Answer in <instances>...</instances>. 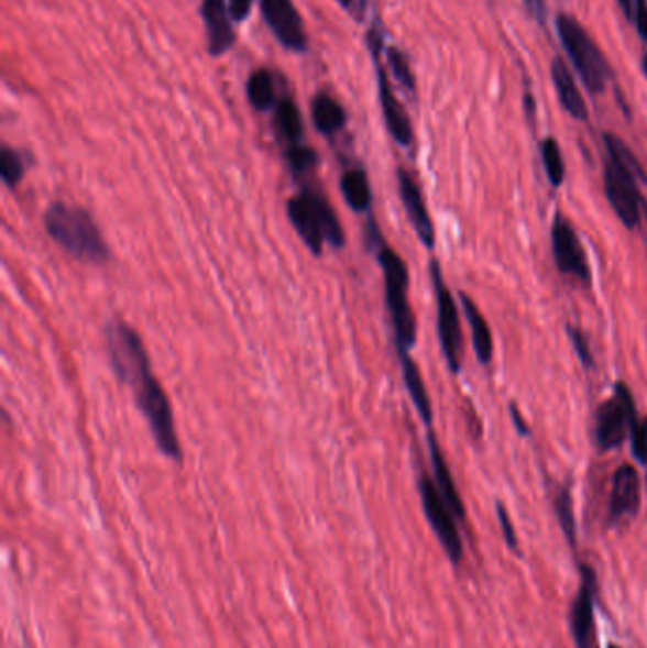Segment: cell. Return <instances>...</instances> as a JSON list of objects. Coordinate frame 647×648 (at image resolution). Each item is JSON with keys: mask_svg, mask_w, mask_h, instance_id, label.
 <instances>
[{"mask_svg": "<svg viewBox=\"0 0 647 648\" xmlns=\"http://www.w3.org/2000/svg\"><path fill=\"white\" fill-rule=\"evenodd\" d=\"M539 149H541V160H544L545 173L549 177V183L555 188H560L566 177L564 160H562L560 144H558L557 139L547 136L541 141Z\"/></svg>", "mask_w": 647, "mask_h": 648, "instance_id": "4316f807", "label": "cell"}, {"mask_svg": "<svg viewBox=\"0 0 647 648\" xmlns=\"http://www.w3.org/2000/svg\"><path fill=\"white\" fill-rule=\"evenodd\" d=\"M365 246L371 253L376 254L380 267L384 273V287H386V306L392 319L393 334H395V348L397 355H408L410 349L416 345V317H414L410 300H408V287H410V273L407 262L387 245L386 239L380 232V226L374 217L366 220Z\"/></svg>", "mask_w": 647, "mask_h": 648, "instance_id": "6da1fadb", "label": "cell"}, {"mask_svg": "<svg viewBox=\"0 0 647 648\" xmlns=\"http://www.w3.org/2000/svg\"><path fill=\"white\" fill-rule=\"evenodd\" d=\"M44 228L65 253L84 264H105L111 259V249L96 220L78 205L65 201L50 205L44 212Z\"/></svg>", "mask_w": 647, "mask_h": 648, "instance_id": "7a4b0ae2", "label": "cell"}, {"mask_svg": "<svg viewBox=\"0 0 647 648\" xmlns=\"http://www.w3.org/2000/svg\"><path fill=\"white\" fill-rule=\"evenodd\" d=\"M630 448L638 463L647 464V417L638 419L630 430Z\"/></svg>", "mask_w": 647, "mask_h": 648, "instance_id": "d6a6232c", "label": "cell"}, {"mask_svg": "<svg viewBox=\"0 0 647 648\" xmlns=\"http://www.w3.org/2000/svg\"><path fill=\"white\" fill-rule=\"evenodd\" d=\"M418 490H420L421 506H424V514H426L429 526L437 535V539L441 542L450 561L454 565H460L463 560V542L460 531L456 527L454 514L448 508L431 477L424 474L418 482Z\"/></svg>", "mask_w": 647, "mask_h": 648, "instance_id": "8fae6325", "label": "cell"}, {"mask_svg": "<svg viewBox=\"0 0 647 648\" xmlns=\"http://www.w3.org/2000/svg\"><path fill=\"white\" fill-rule=\"evenodd\" d=\"M640 474L630 464H621L613 474L612 495H610V524L634 518L640 510Z\"/></svg>", "mask_w": 647, "mask_h": 648, "instance_id": "2e32d148", "label": "cell"}, {"mask_svg": "<svg viewBox=\"0 0 647 648\" xmlns=\"http://www.w3.org/2000/svg\"><path fill=\"white\" fill-rule=\"evenodd\" d=\"M133 395H135L138 408L141 409L146 424L151 427L152 437H154L158 450L166 458L179 463L183 459V450H180L179 437H177V429H175L172 403H169L166 391L156 380V375H149L145 382L133 391Z\"/></svg>", "mask_w": 647, "mask_h": 648, "instance_id": "8992f818", "label": "cell"}, {"mask_svg": "<svg viewBox=\"0 0 647 648\" xmlns=\"http://www.w3.org/2000/svg\"><path fill=\"white\" fill-rule=\"evenodd\" d=\"M636 2L638 0H617L623 14L627 15L628 21H633L634 12H636Z\"/></svg>", "mask_w": 647, "mask_h": 648, "instance_id": "ab89813d", "label": "cell"}, {"mask_svg": "<svg viewBox=\"0 0 647 648\" xmlns=\"http://www.w3.org/2000/svg\"><path fill=\"white\" fill-rule=\"evenodd\" d=\"M633 23L636 25V31L640 34L641 41L647 44V0H638L636 2Z\"/></svg>", "mask_w": 647, "mask_h": 648, "instance_id": "d590c367", "label": "cell"}, {"mask_svg": "<svg viewBox=\"0 0 647 648\" xmlns=\"http://www.w3.org/2000/svg\"><path fill=\"white\" fill-rule=\"evenodd\" d=\"M274 125L277 135L287 146L303 143L304 122L300 109L289 97H282L274 109Z\"/></svg>", "mask_w": 647, "mask_h": 648, "instance_id": "cb8c5ba5", "label": "cell"}, {"mask_svg": "<svg viewBox=\"0 0 647 648\" xmlns=\"http://www.w3.org/2000/svg\"><path fill=\"white\" fill-rule=\"evenodd\" d=\"M311 120L321 135L332 136L344 130L348 112L335 97L329 94H317L311 101Z\"/></svg>", "mask_w": 647, "mask_h": 648, "instance_id": "7402d4cb", "label": "cell"}, {"mask_svg": "<svg viewBox=\"0 0 647 648\" xmlns=\"http://www.w3.org/2000/svg\"><path fill=\"white\" fill-rule=\"evenodd\" d=\"M581 586L570 611V628L578 648H592L594 641V594L596 576L589 565H581Z\"/></svg>", "mask_w": 647, "mask_h": 648, "instance_id": "5bb4252c", "label": "cell"}, {"mask_svg": "<svg viewBox=\"0 0 647 648\" xmlns=\"http://www.w3.org/2000/svg\"><path fill=\"white\" fill-rule=\"evenodd\" d=\"M496 514L497 521H500V527H502L503 539H505V542H507V546H509L513 552H518L517 531H515V526H513V519H511L509 510L503 506V503H497Z\"/></svg>", "mask_w": 647, "mask_h": 648, "instance_id": "836d02e7", "label": "cell"}, {"mask_svg": "<svg viewBox=\"0 0 647 648\" xmlns=\"http://www.w3.org/2000/svg\"><path fill=\"white\" fill-rule=\"evenodd\" d=\"M557 33L586 89L591 94H602L612 76V68L606 55L592 41L591 34L586 33V29L575 18L568 14L558 15Z\"/></svg>", "mask_w": 647, "mask_h": 648, "instance_id": "277c9868", "label": "cell"}, {"mask_svg": "<svg viewBox=\"0 0 647 648\" xmlns=\"http://www.w3.org/2000/svg\"><path fill=\"white\" fill-rule=\"evenodd\" d=\"M340 7L344 8V10H353V12H358V14H365L366 10V0H337Z\"/></svg>", "mask_w": 647, "mask_h": 648, "instance_id": "74e56055", "label": "cell"}, {"mask_svg": "<svg viewBox=\"0 0 647 648\" xmlns=\"http://www.w3.org/2000/svg\"><path fill=\"white\" fill-rule=\"evenodd\" d=\"M287 217L304 245L316 256L324 254L325 243L335 249H344L346 233L342 222L321 191L304 186L303 190L287 201Z\"/></svg>", "mask_w": 647, "mask_h": 648, "instance_id": "3957f363", "label": "cell"}, {"mask_svg": "<svg viewBox=\"0 0 647 648\" xmlns=\"http://www.w3.org/2000/svg\"><path fill=\"white\" fill-rule=\"evenodd\" d=\"M431 283H434L435 300H437V332L441 341L442 355L452 374H460L462 370L463 336L460 325V314L456 306L454 296L442 277L441 264L431 260L429 264Z\"/></svg>", "mask_w": 647, "mask_h": 648, "instance_id": "52a82bcc", "label": "cell"}, {"mask_svg": "<svg viewBox=\"0 0 647 648\" xmlns=\"http://www.w3.org/2000/svg\"><path fill=\"white\" fill-rule=\"evenodd\" d=\"M638 421L634 396L625 383L615 385V396L600 404L596 409V446L602 451L617 450L627 440L630 430Z\"/></svg>", "mask_w": 647, "mask_h": 648, "instance_id": "ba28073f", "label": "cell"}, {"mask_svg": "<svg viewBox=\"0 0 647 648\" xmlns=\"http://www.w3.org/2000/svg\"><path fill=\"white\" fill-rule=\"evenodd\" d=\"M248 99L253 109L259 112H270L276 109V86H274V78L270 75L268 68H256L253 75L249 76Z\"/></svg>", "mask_w": 647, "mask_h": 648, "instance_id": "d4e9b609", "label": "cell"}, {"mask_svg": "<svg viewBox=\"0 0 647 648\" xmlns=\"http://www.w3.org/2000/svg\"><path fill=\"white\" fill-rule=\"evenodd\" d=\"M285 157H287V164L295 175H306V173L316 169L319 164V154L304 143L287 146Z\"/></svg>", "mask_w": 647, "mask_h": 648, "instance_id": "f546056e", "label": "cell"}, {"mask_svg": "<svg viewBox=\"0 0 647 648\" xmlns=\"http://www.w3.org/2000/svg\"><path fill=\"white\" fill-rule=\"evenodd\" d=\"M340 191L353 212H369L372 207V188L369 175L363 167L346 171L340 178Z\"/></svg>", "mask_w": 647, "mask_h": 648, "instance_id": "603a6c76", "label": "cell"}, {"mask_svg": "<svg viewBox=\"0 0 647 648\" xmlns=\"http://www.w3.org/2000/svg\"><path fill=\"white\" fill-rule=\"evenodd\" d=\"M397 185H399L401 201L407 211L408 222L413 224L414 232L421 241L426 249L435 246V226L434 220L427 211L426 199L421 194L420 186L414 180L413 175L407 169L399 167L397 169Z\"/></svg>", "mask_w": 647, "mask_h": 648, "instance_id": "9a60e30c", "label": "cell"}, {"mask_svg": "<svg viewBox=\"0 0 647 648\" xmlns=\"http://www.w3.org/2000/svg\"><path fill=\"white\" fill-rule=\"evenodd\" d=\"M610 648H621V647H615V645H612V647H610Z\"/></svg>", "mask_w": 647, "mask_h": 648, "instance_id": "ee69618b", "label": "cell"}, {"mask_svg": "<svg viewBox=\"0 0 647 648\" xmlns=\"http://www.w3.org/2000/svg\"><path fill=\"white\" fill-rule=\"evenodd\" d=\"M255 0H228V10H230V18L235 23H243L248 20L251 10H253Z\"/></svg>", "mask_w": 647, "mask_h": 648, "instance_id": "e575fe53", "label": "cell"}, {"mask_svg": "<svg viewBox=\"0 0 647 648\" xmlns=\"http://www.w3.org/2000/svg\"><path fill=\"white\" fill-rule=\"evenodd\" d=\"M382 34L379 28L369 29L366 33V46L372 55V63L376 68V80H379V96L380 107H382V114H384V122H386L387 131L392 135L393 141L399 146H410L414 141L413 123L408 118L407 110L401 105L399 99L393 91L392 83L387 78L386 68L380 63V52H382Z\"/></svg>", "mask_w": 647, "mask_h": 648, "instance_id": "9c48e42d", "label": "cell"}, {"mask_svg": "<svg viewBox=\"0 0 647 648\" xmlns=\"http://www.w3.org/2000/svg\"><path fill=\"white\" fill-rule=\"evenodd\" d=\"M262 18L283 48L293 54H304L308 50V34L303 18L293 0H259Z\"/></svg>", "mask_w": 647, "mask_h": 648, "instance_id": "4fadbf2b", "label": "cell"}, {"mask_svg": "<svg viewBox=\"0 0 647 648\" xmlns=\"http://www.w3.org/2000/svg\"><path fill=\"white\" fill-rule=\"evenodd\" d=\"M509 411L511 419H513V425H515L518 435H520V437H530V425L526 424V419H524L523 414H520L517 404H511Z\"/></svg>", "mask_w": 647, "mask_h": 648, "instance_id": "8d00e7d4", "label": "cell"}, {"mask_svg": "<svg viewBox=\"0 0 647 648\" xmlns=\"http://www.w3.org/2000/svg\"><path fill=\"white\" fill-rule=\"evenodd\" d=\"M566 332H568L570 340H572L573 349H575V353H578L581 364H583L585 369H594L596 362H594V356H592L591 345H589L585 332L579 327H573V325H568V327H566Z\"/></svg>", "mask_w": 647, "mask_h": 648, "instance_id": "1f68e13d", "label": "cell"}, {"mask_svg": "<svg viewBox=\"0 0 647 648\" xmlns=\"http://www.w3.org/2000/svg\"><path fill=\"white\" fill-rule=\"evenodd\" d=\"M534 110H536L534 99H531V96H526V112H528V117L534 118Z\"/></svg>", "mask_w": 647, "mask_h": 648, "instance_id": "60d3db41", "label": "cell"}, {"mask_svg": "<svg viewBox=\"0 0 647 648\" xmlns=\"http://www.w3.org/2000/svg\"><path fill=\"white\" fill-rule=\"evenodd\" d=\"M200 14L206 25L207 52L219 59L232 50L235 42L228 0H201Z\"/></svg>", "mask_w": 647, "mask_h": 648, "instance_id": "e0dca14e", "label": "cell"}, {"mask_svg": "<svg viewBox=\"0 0 647 648\" xmlns=\"http://www.w3.org/2000/svg\"><path fill=\"white\" fill-rule=\"evenodd\" d=\"M552 256L557 262L558 272L572 275L583 285H591L592 273L586 260L585 249L579 241L578 232L572 222L562 212H557L551 230Z\"/></svg>", "mask_w": 647, "mask_h": 648, "instance_id": "7c38bea8", "label": "cell"}, {"mask_svg": "<svg viewBox=\"0 0 647 648\" xmlns=\"http://www.w3.org/2000/svg\"><path fill=\"white\" fill-rule=\"evenodd\" d=\"M107 351L111 369L118 382L124 383L131 391L138 389L141 383L152 375V362L143 338L135 328L122 319H112L105 327Z\"/></svg>", "mask_w": 647, "mask_h": 648, "instance_id": "5b68a950", "label": "cell"}, {"mask_svg": "<svg viewBox=\"0 0 647 648\" xmlns=\"http://www.w3.org/2000/svg\"><path fill=\"white\" fill-rule=\"evenodd\" d=\"M641 68H644V75H646L647 78V55L644 57V62H641Z\"/></svg>", "mask_w": 647, "mask_h": 648, "instance_id": "b9f144b4", "label": "cell"}, {"mask_svg": "<svg viewBox=\"0 0 647 648\" xmlns=\"http://www.w3.org/2000/svg\"><path fill=\"white\" fill-rule=\"evenodd\" d=\"M604 143H606L607 154L613 157L615 162H619L623 167H627L630 173L636 175L638 180L646 183L647 185V173L641 167L638 157L634 156V152L628 149L627 144L621 141L619 136L613 135V133H606L604 135Z\"/></svg>", "mask_w": 647, "mask_h": 648, "instance_id": "83f0119b", "label": "cell"}, {"mask_svg": "<svg viewBox=\"0 0 647 648\" xmlns=\"http://www.w3.org/2000/svg\"><path fill=\"white\" fill-rule=\"evenodd\" d=\"M427 443H429V458H431V466H434L435 485L441 493V497L445 498L448 508L452 510L456 519H465V506H463L462 497L458 493L456 487L454 477L450 472L447 459L442 455L441 446L437 442L434 430L429 429L427 435Z\"/></svg>", "mask_w": 647, "mask_h": 648, "instance_id": "ac0fdd59", "label": "cell"}, {"mask_svg": "<svg viewBox=\"0 0 647 648\" xmlns=\"http://www.w3.org/2000/svg\"><path fill=\"white\" fill-rule=\"evenodd\" d=\"M460 301H462L463 314L468 317L469 328H471L476 359L484 366H489L492 359H494V338H492L489 322H486L481 309L475 306V301L471 300L468 294H460Z\"/></svg>", "mask_w": 647, "mask_h": 648, "instance_id": "ffe728a7", "label": "cell"}, {"mask_svg": "<svg viewBox=\"0 0 647 648\" xmlns=\"http://www.w3.org/2000/svg\"><path fill=\"white\" fill-rule=\"evenodd\" d=\"M28 173V162L23 160L20 152L2 146L0 151V177L8 188H15L20 185Z\"/></svg>", "mask_w": 647, "mask_h": 648, "instance_id": "f1b7e54d", "label": "cell"}, {"mask_svg": "<svg viewBox=\"0 0 647 648\" xmlns=\"http://www.w3.org/2000/svg\"><path fill=\"white\" fill-rule=\"evenodd\" d=\"M552 506H555L558 524L564 531L566 540L570 542L572 548H575V545H578V527H575V516H573L572 492H570L568 485L558 487L555 498H552Z\"/></svg>", "mask_w": 647, "mask_h": 648, "instance_id": "484cf974", "label": "cell"}, {"mask_svg": "<svg viewBox=\"0 0 647 648\" xmlns=\"http://www.w3.org/2000/svg\"><path fill=\"white\" fill-rule=\"evenodd\" d=\"M552 84L557 88L558 99L562 102L566 112L575 118L579 122H586L589 109H586L585 97L581 94L575 78H573L570 68L566 65L564 59L557 57L551 65Z\"/></svg>", "mask_w": 647, "mask_h": 648, "instance_id": "d6986e66", "label": "cell"}, {"mask_svg": "<svg viewBox=\"0 0 647 648\" xmlns=\"http://www.w3.org/2000/svg\"><path fill=\"white\" fill-rule=\"evenodd\" d=\"M386 57L387 65L392 68L395 80H397L401 86H405L408 91H414V89H416V78H414L413 68H410L407 55L403 54L399 48L390 46V48L386 50Z\"/></svg>", "mask_w": 647, "mask_h": 648, "instance_id": "4dcf8cb0", "label": "cell"}, {"mask_svg": "<svg viewBox=\"0 0 647 648\" xmlns=\"http://www.w3.org/2000/svg\"><path fill=\"white\" fill-rule=\"evenodd\" d=\"M524 4L528 7L531 14L536 15L537 20H545V0H524Z\"/></svg>", "mask_w": 647, "mask_h": 648, "instance_id": "f35d334b", "label": "cell"}, {"mask_svg": "<svg viewBox=\"0 0 647 648\" xmlns=\"http://www.w3.org/2000/svg\"><path fill=\"white\" fill-rule=\"evenodd\" d=\"M399 362L401 369H403V380H405V385H407L408 395H410L414 408L418 411V416L421 417V421L431 429V424H434V406H431V398H429V393H427L426 382L421 377L420 369L414 362L410 353L408 355H401Z\"/></svg>", "mask_w": 647, "mask_h": 648, "instance_id": "44dd1931", "label": "cell"}, {"mask_svg": "<svg viewBox=\"0 0 647 648\" xmlns=\"http://www.w3.org/2000/svg\"><path fill=\"white\" fill-rule=\"evenodd\" d=\"M641 211H646V219H647V201H644V205H641Z\"/></svg>", "mask_w": 647, "mask_h": 648, "instance_id": "7bdbcfd3", "label": "cell"}, {"mask_svg": "<svg viewBox=\"0 0 647 648\" xmlns=\"http://www.w3.org/2000/svg\"><path fill=\"white\" fill-rule=\"evenodd\" d=\"M604 190H606L607 201L623 226L628 230L638 228L641 220V205L646 199L638 188L636 175L627 167H623L619 162H615L613 157H607L606 169H604Z\"/></svg>", "mask_w": 647, "mask_h": 648, "instance_id": "30bf717a", "label": "cell"}]
</instances>
